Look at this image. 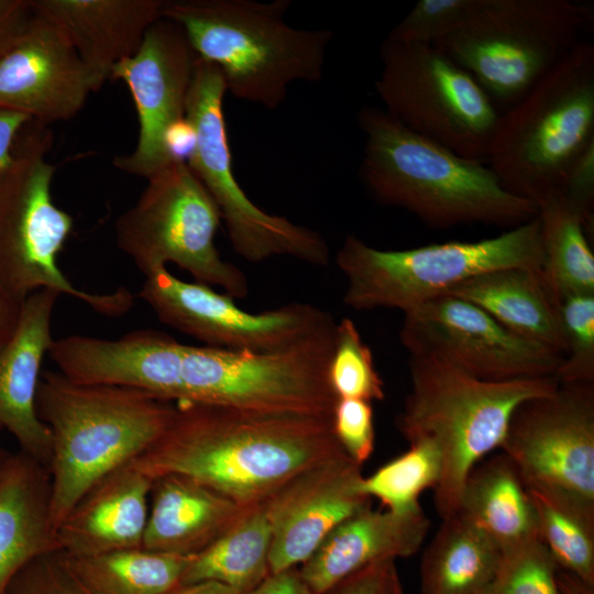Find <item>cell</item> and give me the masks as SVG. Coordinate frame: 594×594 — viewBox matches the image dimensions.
I'll return each instance as SVG.
<instances>
[{"instance_id": "4316f807", "label": "cell", "mask_w": 594, "mask_h": 594, "mask_svg": "<svg viewBox=\"0 0 594 594\" xmlns=\"http://www.w3.org/2000/svg\"><path fill=\"white\" fill-rule=\"evenodd\" d=\"M462 518L490 538L501 551L538 537L530 494L506 454L477 463L463 485Z\"/></svg>"}, {"instance_id": "60d3db41", "label": "cell", "mask_w": 594, "mask_h": 594, "mask_svg": "<svg viewBox=\"0 0 594 594\" xmlns=\"http://www.w3.org/2000/svg\"><path fill=\"white\" fill-rule=\"evenodd\" d=\"M324 594H406V592L395 560H383L352 573Z\"/></svg>"}, {"instance_id": "cb8c5ba5", "label": "cell", "mask_w": 594, "mask_h": 594, "mask_svg": "<svg viewBox=\"0 0 594 594\" xmlns=\"http://www.w3.org/2000/svg\"><path fill=\"white\" fill-rule=\"evenodd\" d=\"M48 469L22 451L0 459V594L35 558L56 552Z\"/></svg>"}, {"instance_id": "c3c4849f", "label": "cell", "mask_w": 594, "mask_h": 594, "mask_svg": "<svg viewBox=\"0 0 594 594\" xmlns=\"http://www.w3.org/2000/svg\"><path fill=\"white\" fill-rule=\"evenodd\" d=\"M4 452H6V450H3L2 448H0V459H1V457L3 455Z\"/></svg>"}, {"instance_id": "9a60e30c", "label": "cell", "mask_w": 594, "mask_h": 594, "mask_svg": "<svg viewBox=\"0 0 594 594\" xmlns=\"http://www.w3.org/2000/svg\"><path fill=\"white\" fill-rule=\"evenodd\" d=\"M399 334L410 355L444 361L485 381L556 376L563 360L516 336L476 305L447 294L404 312Z\"/></svg>"}, {"instance_id": "1f68e13d", "label": "cell", "mask_w": 594, "mask_h": 594, "mask_svg": "<svg viewBox=\"0 0 594 594\" xmlns=\"http://www.w3.org/2000/svg\"><path fill=\"white\" fill-rule=\"evenodd\" d=\"M442 472L441 454L428 439L409 442V449L362 480V491L377 498L386 510L408 513L420 508L419 496L437 486Z\"/></svg>"}, {"instance_id": "3957f363", "label": "cell", "mask_w": 594, "mask_h": 594, "mask_svg": "<svg viewBox=\"0 0 594 594\" xmlns=\"http://www.w3.org/2000/svg\"><path fill=\"white\" fill-rule=\"evenodd\" d=\"M36 410L52 438L54 530L98 481L143 454L172 422L176 404L143 391L80 383L43 371Z\"/></svg>"}, {"instance_id": "ba28073f", "label": "cell", "mask_w": 594, "mask_h": 594, "mask_svg": "<svg viewBox=\"0 0 594 594\" xmlns=\"http://www.w3.org/2000/svg\"><path fill=\"white\" fill-rule=\"evenodd\" d=\"M542 261L538 216L494 238L407 250L375 249L349 234L336 257L346 278L345 306L403 312L486 272L507 267L542 272Z\"/></svg>"}, {"instance_id": "d6a6232c", "label": "cell", "mask_w": 594, "mask_h": 594, "mask_svg": "<svg viewBox=\"0 0 594 594\" xmlns=\"http://www.w3.org/2000/svg\"><path fill=\"white\" fill-rule=\"evenodd\" d=\"M528 492L538 538L557 566L594 584V519L556 498Z\"/></svg>"}, {"instance_id": "7dc6e473", "label": "cell", "mask_w": 594, "mask_h": 594, "mask_svg": "<svg viewBox=\"0 0 594 594\" xmlns=\"http://www.w3.org/2000/svg\"><path fill=\"white\" fill-rule=\"evenodd\" d=\"M166 594H240L230 586L213 581L180 584Z\"/></svg>"}, {"instance_id": "4fadbf2b", "label": "cell", "mask_w": 594, "mask_h": 594, "mask_svg": "<svg viewBox=\"0 0 594 594\" xmlns=\"http://www.w3.org/2000/svg\"><path fill=\"white\" fill-rule=\"evenodd\" d=\"M226 92L220 69L197 57L186 101L185 117L194 131L187 165L218 206L233 250L252 263L284 255L326 266L330 254L320 233L267 213L238 183L223 116Z\"/></svg>"}, {"instance_id": "74e56055", "label": "cell", "mask_w": 594, "mask_h": 594, "mask_svg": "<svg viewBox=\"0 0 594 594\" xmlns=\"http://www.w3.org/2000/svg\"><path fill=\"white\" fill-rule=\"evenodd\" d=\"M2 594H92L58 552L40 556L23 566Z\"/></svg>"}, {"instance_id": "bcb514c9", "label": "cell", "mask_w": 594, "mask_h": 594, "mask_svg": "<svg viewBox=\"0 0 594 594\" xmlns=\"http://www.w3.org/2000/svg\"><path fill=\"white\" fill-rule=\"evenodd\" d=\"M556 582L559 594H594V584L559 568L556 572Z\"/></svg>"}, {"instance_id": "7c38bea8", "label": "cell", "mask_w": 594, "mask_h": 594, "mask_svg": "<svg viewBox=\"0 0 594 594\" xmlns=\"http://www.w3.org/2000/svg\"><path fill=\"white\" fill-rule=\"evenodd\" d=\"M380 57L374 86L387 114L463 157L486 161L499 113L465 69L433 45L391 37Z\"/></svg>"}, {"instance_id": "d6986e66", "label": "cell", "mask_w": 594, "mask_h": 594, "mask_svg": "<svg viewBox=\"0 0 594 594\" xmlns=\"http://www.w3.org/2000/svg\"><path fill=\"white\" fill-rule=\"evenodd\" d=\"M363 477L361 465L344 454L302 471L264 502L270 573L302 564L332 529L371 505Z\"/></svg>"}, {"instance_id": "f1b7e54d", "label": "cell", "mask_w": 594, "mask_h": 594, "mask_svg": "<svg viewBox=\"0 0 594 594\" xmlns=\"http://www.w3.org/2000/svg\"><path fill=\"white\" fill-rule=\"evenodd\" d=\"M271 527L264 503L250 507L222 536L191 557L180 584L213 581L240 594L268 574Z\"/></svg>"}, {"instance_id": "f6af8a7d", "label": "cell", "mask_w": 594, "mask_h": 594, "mask_svg": "<svg viewBox=\"0 0 594 594\" xmlns=\"http://www.w3.org/2000/svg\"><path fill=\"white\" fill-rule=\"evenodd\" d=\"M23 301L9 292L0 282V348L14 333L21 316Z\"/></svg>"}, {"instance_id": "f546056e", "label": "cell", "mask_w": 594, "mask_h": 594, "mask_svg": "<svg viewBox=\"0 0 594 594\" xmlns=\"http://www.w3.org/2000/svg\"><path fill=\"white\" fill-rule=\"evenodd\" d=\"M542 274L554 298L594 294V255L581 213L560 195L537 202Z\"/></svg>"}, {"instance_id": "ab89813d", "label": "cell", "mask_w": 594, "mask_h": 594, "mask_svg": "<svg viewBox=\"0 0 594 594\" xmlns=\"http://www.w3.org/2000/svg\"><path fill=\"white\" fill-rule=\"evenodd\" d=\"M554 194L581 213L590 232V227H593L594 145L574 162Z\"/></svg>"}, {"instance_id": "8d00e7d4", "label": "cell", "mask_w": 594, "mask_h": 594, "mask_svg": "<svg viewBox=\"0 0 594 594\" xmlns=\"http://www.w3.org/2000/svg\"><path fill=\"white\" fill-rule=\"evenodd\" d=\"M476 3L477 0H419L387 37L432 45L468 16Z\"/></svg>"}, {"instance_id": "d4e9b609", "label": "cell", "mask_w": 594, "mask_h": 594, "mask_svg": "<svg viewBox=\"0 0 594 594\" xmlns=\"http://www.w3.org/2000/svg\"><path fill=\"white\" fill-rule=\"evenodd\" d=\"M249 508L190 477L176 474L156 477L150 493L142 548L195 556L222 536Z\"/></svg>"}, {"instance_id": "5b68a950", "label": "cell", "mask_w": 594, "mask_h": 594, "mask_svg": "<svg viewBox=\"0 0 594 594\" xmlns=\"http://www.w3.org/2000/svg\"><path fill=\"white\" fill-rule=\"evenodd\" d=\"M409 375L410 391L396 426L408 442L431 440L441 454L435 504L442 520L457 514L469 473L502 446L516 407L559 386L556 376L485 381L417 355L409 356Z\"/></svg>"}, {"instance_id": "b9f144b4", "label": "cell", "mask_w": 594, "mask_h": 594, "mask_svg": "<svg viewBox=\"0 0 594 594\" xmlns=\"http://www.w3.org/2000/svg\"><path fill=\"white\" fill-rule=\"evenodd\" d=\"M31 18L30 1L0 0V55L23 33Z\"/></svg>"}, {"instance_id": "836d02e7", "label": "cell", "mask_w": 594, "mask_h": 594, "mask_svg": "<svg viewBox=\"0 0 594 594\" xmlns=\"http://www.w3.org/2000/svg\"><path fill=\"white\" fill-rule=\"evenodd\" d=\"M328 381L338 399L385 398L384 383L375 369L372 351L350 318L337 322Z\"/></svg>"}, {"instance_id": "9c48e42d", "label": "cell", "mask_w": 594, "mask_h": 594, "mask_svg": "<svg viewBox=\"0 0 594 594\" xmlns=\"http://www.w3.org/2000/svg\"><path fill=\"white\" fill-rule=\"evenodd\" d=\"M336 320L278 351H233L179 343L175 400L245 410L332 417L328 381Z\"/></svg>"}, {"instance_id": "2e32d148", "label": "cell", "mask_w": 594, "mask_h": 594, "mask_svg": "<svg viewBox=\"0 0 594 594\" xmlns=\"http://www.w3.org/2000/svg\"><path fill=\"white\" fill-rule=\"evenodd\" d=\"M138 297L166 326L208 346L233 351L283 350L334 321L329 312L305 302L249 312L231 296L182 280L167 268L146 276Z\"/></svg>"}, {"instance_id": "7402d4cb", "label": "cell", "mask_w": 594, "mask_h": 594, "mask_svg": "<svg viewBox=\"0 0 594 594\" xmlns=\"http://www.w3.org/2000/svg\"><path fill=\"white\" fill-rule=\"evenodd\" d=\"M429 519L422 508L408 513L356 512L321 541L299 569L311 594H324L352 573L383 560L415 554L421 547Z\"/></svg>"}, {"instance_id": "52a82bcc", "label": "cell", "mask_w": 594, "mask_h": 594, "mask_svg": "<svg viewBox=\"0 0 594 594\" xmlns=\"http://www.w3.org/2000/svg\"><path fill=\"white\" fill-rule=\"evenodd\" d=\"M593 20V6L580 1L477 0L432 45L508 109L582 42Z\"/></svg>"}, {"instance_id": "ffe728a7", "label": "cell", "mask_w": 594, "mask_h": 594, "mask_svg": "<svg viewBox=\"0 0 594 594\" xmlns=\"http://www.w3.org/2000/svg\"><path fill=\"white\" fill-rule=\"evenodd\" d=\"M61 295L40 289L29 295L19 323L0 348V430L9 431L20 451L48 469L52 438L36 410L42 363L54 341L52 316Z\"/></svg>"}, {"instance_id": "7bdbcfd3", "label": "cell", "mask_w": 594, "mask_h": 594, "mask_svg": "<svg viewBox=\"0 0 594 594\" xmlns=\"http://www.w3.org/2000/svg\"><path fill=\"white\" fill-rule=\"evenodd\" d=\"M32 122V119L20 111L0 108V174L13 164L14 142L20 131Z\"/></svg>"}, {"instance_id": "e0dca14e", "label": "cell", "mask_w": 594, "mask_h": 594, "mask_svg": "<svg viewBox=\"0 0 594 594\" xmlns=\"http://www.w3.org/2000/svg\"><path fill=\"white\" fill-rule=\"evenodd\" d=\"M196 62L184 30L161 16L147 29L136 53L112 69L109 79L127 85L139 119L135 148L113 160L118 169L148 179L172 164L165 136L186 118Z\"/></svg>"}, {"instance_id": "83f0119b", "label": "cell", "mask_w": 594, "mask_h": 594, "mask_svg": "<svg viewBox=\"0 0 594 594\" xmlns=\"http://www.w3.org/2000/svg\"><path fill=\"white\" fill-rule=\"evenodd\" d=\"M502 551L460 515L442 520L420 564L421 594H479L492 581Z\"/></svg>"}, {"instance_id": "30bf717a", "label": "cell", "mask_w": 594, "mask_h": 594, "mask_svg": "<svg viewBox=\"0 0 594 594\" xmlns=\"http://www.w3.org/2000/svg\"><path fill=\"white\" fill-rule=\"evenodd\" d=\"M0 174V282L24 300L40 289L76 298L100 315L117 317L133 305L127 288L96 294L77 288L58 266V255L74 228L73 217L52 198L55 166L46 160L51 134L42 130Z\"/></svg>"}, {"instance_id": "44dd1931", "label": "cell", "mask_w": 594, "mask_h": 594, "mask_svg": "<svg viewBox=\"0 0 594 594\" xmlns=\"http://www.w3.org/2000/svg\"><path fill=\"white\" fill-rule=\"evenodd\" d=\"M153 482L132 463L98 481L56 527V552L76 558L142 547Z\"/></svg>"}, {"instance_id": "ac0fdd59", "label": "cell", "mask_w": 594, "mask_h": 594, "mask_svg": "<svg viewBox=\"0 0 594 594\" xmlns=\"http://www.w3.org/2000/svg\"><path fill=\"white\" fill-rule=\"evenodd\" d=\"M103 82L65 33L33 11L23 33L0 55V108L23 112L42 127L74 118Z\"/></svg>"}, {"instance_id": "d590c367", "label": "cell", "mask_w": 594, "mask_h": 594, "mask_svg": "<svg viewBox=\"0 0 594 594\" xmlns=\"http://www.w3.org/2000/svg\"><path fill=\"white\" fill-rule=\"evenodd\" d=\"M564 355L559 383L594 382V294L566 296L559 301Z\"/></svg>"}, {"instance_id": "f35d334b", "label": "cell", "mask_w": 594, "mask_h": 594, "mask_svg": "<svg viewBox=\"0 0 594 594\" xmlns=\"http://www.w3.org/2000/svg\"><path fill=\"white\" fill-rule=\"evenodd\" d=\"M332 428L348 457L362 466L371 457L375 442L371 402L338 399L332 414Z\"/></svg>"}, {"instance_id": "e575fe53", "label": "cell", "mask_w": 594, "mask_h": 594, "mask_svg": "<svg viewBox=\"0 0 594 594\" xmlns=\"http://www.w3.org/2000/svg\"><path fill=\"white\" fill-rule=\"evenodd\" d=\"M557 569L537 537L502 551L494 578L479 594H559Z\"/></svg>"}, {"instance_id": "277c9868", "label": "cell", "mask_w": 594, "mask_h": 594, "mask_svg": "<svg viewBox=\"0 0 594 594\" xmlns=\"http://www.w3.org/2000/svg\"><path fill=\"white\" fill-rule=\"evenodd\" d=\"M290 0H164L162 16L185 32L197 57L217 66L227 92L274 110L295 81L323 76L329 29L285 21Z\"/></svg>"}, {"instance_id": "5bb4252c", "label": "cell", "mask_w": 594, "mask_h": 594, "mask_svg": "<svg viewBox=\"0 0 594 594\" xmlns=\"http://www.w3.org/2000/svg\"><path fill=\"white\" fill-rule=\"evenodd\" d=\"M501 448L528 491L594 519L593 383H559L553 393L522 402Z\"/></svg>"}, {"instance_id": "6da1fadb", "label": "cell", "mask_w": 594, "mask_h": 594, "mask_svg": "<svg viewBox=\"0 0 594 594\" xmlns=\"http://www.w3.org/2000/svg\"><path fill=\"white\" fill-rule=\"evenodd\" d=\"M344 454L332 417L177 403L164 433L131 463L153 480L187 476L251 507L302 471Z\"/></svg>"}, {"instance_id": "ee69618b", "label": "cell", "mask_w": 594, "mask_h": 594, "mask_svg": "<svg viewBox=\"0 0 594 594\" xmlns=\"http://www.w3.org/2000/svg\"><path fill=\"white\" fill-rule=\"evenodd\" d=\"M241 594H311L296 568L270 573L257 586Z\"/></svg>"}, {"instance_id": "4dcf8cb0", "label": "cell", "mask_w": 594, "mask_h": 594, "mask_svg": "<svg viewBox=\"0 0 594 594\" xmlns=\"http://www.w3.org/2000/svg\"><path fill=\"white\" fill-rule=\"evenodd\" d=\"M63 557L92 594H166L180 585L193 556L140 547L87 557Z\"/></svg>"}, {"instance_id": "603a6c76", "label": "cell", "mask_w": 594, "mask_h": 594, "mask_svg": "<svg viewBox=\"0 0 594 594\" xmlns=\"http://www.w3.org/2000/svg\"><path fill=\"white\" fill-rule=\"evenodd\" d=\"M32 11L56 24L100 79L139 50L162 16L164 0H33Z\"/></svg>"}, {"instance_id": "8fae6325", "label": "cell", "mask_w": 594, "mask_h": 594, "mask_svg": "<svg viewBox=\"0 0 594 594\" xmlns=\"http://www.w3.org/2000/svg\"><path fill=\"white\" fill-rule=\"evenodd\" d=\"M218 206L186 162L150 177L136 202L116 221V242L146 277L176 264L197 283L219 286L233 299L248 296L244 273L215 244Z\"/></svg>"}, {"instance_id": "484cf974", "label": "cell", "mask_w": 594, "mask_h": 594, "mask_svg": "<svg viewBox=\"0 0 594 594\" xmlns=\"http://www.w3.org/2000/svg\"><path fill=\"white\" fill-rule=\"evenodd\" d=\"M446 294L476 305L516 336L564 355L559 301L541 271L528 267L491 271L458 284Z\"/></svg>"}, {"instance_id": "8992f818", "label": "cell", "mask_w": 594, "mask_h": 594, "mask_svg": "<svg viewBox=\"0 0 594 594\" xmlns=\"http://www.w3.org/2000/svg\"><path fill=\"white\" fill-rule=\"evenodd\" d=\"M594 145V45L578 44L499 113L486 161L503 187L536 205Z\"/></svg>"}, {"instance_id": "7a4b0ae2", "label": "cell", "mask_w": 594, "mask_h": 594, "mask_svg": "<svg viewBox=\"0 0 594 594\" xmlns=\"http://www.w3.org/2000/svg\"><path fill=\"white\" fill-rule=\"evenodd\" d=\"M358 123L364 138L360 175L376 201L438 229L471 223L512 229L538 216L537 205L507 191L483 161L409 130L382 108L360 109Z\"/></svg>"}]
</instances>
